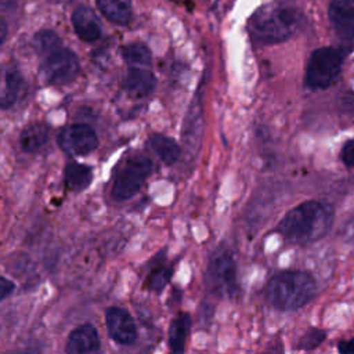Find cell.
I'll list each match as a JSON object with an SVG mask.
<instances>
[{
	"mask_svg": "<svg viewBox=\"0 0 354 354\" xmlns=\"http://www.w3.org/2000/svg\"><path fill=\"white\" fill-rule=\"evenodd\" d=\"M206 279L213 293L228 297L235 295L238 290L236 266L228 248L221 245L212 253L207 264Z\"/></svg>",
	"mask_w": 354,
	"mask_h": 354,
	"instance_id": "obj_6",
	"label": "cell"
},
{
	"mask_svg": "<svg viewBox=\"0 0 354 354\" xmlns=\"http://www.w3.org/2000/svg\"><path fill=\"white\" fill-rule=\"evenodd\" d=\"M35 41L37 44V48L40 51H44L47 54H51L54 51L58 50L61 41L58 39V36L53 32V30H41L36 35Z\"/></svg>",
	"mask_w": 354,
	"mask_h": 354,
	"instance_id": "obj_24",
	"label": "cell"
},
{
	"mask_svg": "<svg viewBox=\"0 0 354 354\" xmlns=\"http://www.w3.org/2000/svg\"><path fill=\"white\" fill-rule=\"evenodd\" d=\"M328 17L340 37L354 40V0H330Z\"/></svg>",
	"mask_w": 354,
	"mask_h": 354,
	"instance_id": "obj_11",
	"label": "cell"
},
{
	"mask_svg": "<svg viewBox=\"0 0 354 354\" xmlns=\"http://www.w3.org/2000/svg\"><path fill=\"white\" fill-rule=\"evenodd\" d=\"M317 293L315 279L304 271H282L266 285L267 301L277 310L293 311L306 306Z\"/></svg>",
	"mask_w": 354,
	"mask_h": 354,
	"instance_id": "obj_2",
	"label": "cell"
},
{
	"mask_svg": "<svg viewBox=\"0 0 354 354\" xmlns=\"http://www.w3.org/2000/svg\"><path fill=\"white\" fill-rule=\"evenodd\" d=\"M340 156H342V160L346 166L348 167H354V138L353 140H348L343 148H342V152H340Z\"/></svg>",
	"mask_w": 354,
	"mask_h": 354,
	"instance_id": "obj_25",
	"label": "cell"
},
{
	"mask_svg": "<svg viewBox=\"0 0 354 354\" xmlns=\"http://www.w3.org/2000/svg\"><path fill=\"white\" fill-rule=\"evenodd\" d=\"M101 14L115 25H127L131 19V0H95Z\"/></svg>",
	"mask_w": 354,
	"mask_h": 354,
	"instance_id": "obj_16",
	"label": "cell"
},
{
	"mask_svg": "<svg viewBox=\"0 0 354 354\" xmlns=\"http://www.w3.org/2000/svg\"><path fill=\"white\" fill-rule=\"evenodd\" d=\"M17 354H41V351L35 348V347H28V348H24L21 351H18Z\"/></svg>",
	"mask_w": 354,
	"mask_h": 354,
	"instance_id": "obj_29",
	"label": "cell"
},
{
	"mask_svg": "<svg viewBox=\"0 0 354 354\" xmlns=\"http://www.w3.org/2000/svg\"><path fill=\"white\" fill-rule=\"evenodd\" d=\"M347 231V236L350 238V239H353L354 241V216L351 217V220L348 221V224H347V228H346Z\"/></svg>",
	"mask_w": 354,
	"mask_h": 354,
	"instance_id": "obj_28",
	"label": "cell"
},
{
	"mask_svg": "<svg viewBox=\"0 0 354 354\" xmlns=\"http://www.w3.org/2000/svg\"><path fill=\"white\" fill-rule=\"evenodd\" d=\"M148 144H149L151 149L155 152V155L166 165H173L180 158L181 149L177 145V142L174 140H171L170 137L155 133V134L149 136Z\"/></svg>",
	"mask_w": 354,
	"mask_h": 354,
	"instance_id": "obj_17",
	"label": "cell"
},
{
	"mask_svg": "<svg viewBox=\"0 0 354 354\" xmlns=\"http://www.w3.org/2000/svg\"><path fill=\"white\" fill-rule=\"evenodd\" d=\"M15 289V285L11 279L6 278V277H1L0 278V299L4 300L8 295H11Z\"/></svg>",
	"mask_w": 354,
	"mask_h": 354,
	"instance_id": "obj_26",
	"label": "cell"
},
{
	"mask_svg": "<svg viewBox=\"0 0 354 354\" xmlns=\"http://www.w3.org/2000/svg\"><path fill=\"white\" fill-rule=\"evenodd\" d=\"M202 95H196L184 123V133H183V141L187 149L196 151L199 145V140L202 136Z\"/></svg>",
	"mask_w": 354,
	"mask_h": 354,
	"instance_id": "obj_13",
	"label": "cell"
},
{
	"mask_svg": "<svg viewBox=\"0 0 354 354\" xmlns=\"http://www.w3.org/2000/svg\"><path fill=\"white\" fill-rule=\"evenodd\" d=\"M22 91V76L15 69H7L4 72V82H3V90H1V106L10 108L12 106L19 94Z\"/></svg>",
	"mask_w": 354,
	"mask_h": 354,
	"instance_id": "obj_20",
	"label": "cell"
},
{
	"mask_svg": "<svg viewBox=\"0 0 354 354\" xmlns=\"http://www.w3.org/2000/svg\"><path fill=\"white\" fill-rule=\"evenodd\" d=\"M65 353L66 354H100L101 340L97 329L88 322L77 325L66 339Z\"/></svg>",
	"mask_w": 354,
	"mask_h": 354,
	"instance_id": "obj_10",
	"label": "cell"
},
{
	"mask_svg": "<svg viewBox=\"0 0 354 354\" xmlns=\"http://www.w3.org/2000/svg\"><path fill=\"white\" fill-rule=\"evenodd\" d=\"M79 73V59L69 48H58L47 55L41 65V76L51 84H66Z\"/></svg>",
	"mask_w": 354,
	"mask_h": 354,
	"instance_id": "obj_7",
	"label": "cell"
},
{
	"mask_svg": "<svg viewBox=\"0 0 354 354\" xmlns=\"http://www.w3.org/2000/svg\"><path fill=\"white\" fill-rule=\"evenodd\" d=\"M155 83H156V79L148 69L134 68V66L129 69L124 79L126 90L136 97L149 95L155 88Z\"/></svg>",
	"mask_w": 354,
	"mask_h": 354,
	"instance_id": "obj_15",
	"label": "cell"
},
{
	"mask_svg": "<svg viewBox=\"0 0 354 354\" xmlns=\"http://www.w3.org/2000/svg\"><path fill=\"white\" fill-rule=\"evenodd\" d=\"M335 218L333 207L321 201H306L290 209L277 225L278 234L288 242L306 245L325 236Z\"/></svg>",
	"mask_w": 354,
	"mask_h": 354,
	"instance_id": "obj_1",
	"label": "cell"
},
{
	"mask_svg": "<svg viewBox=\"0 0 354 354\" xmlns=\"http://www.w3.org/2000/svg\"><path fill=\"white\" fill-rule=\"evenodd\" d=\"M346 51L339 47H321L313 51L306 66L304 82L313 90L326 88L340 73Z\"/></svg>",
	"mask_w": 354,
	"mask_h": 354,
	"instance_id": "obj_4",
	"label": "cell"
},
{
	"mask_svg": "<svg viewBox=\"0 0 354 354\" xmlns=\"http://www.w3.org/2000/svg\"><path fill=\"white\" fill-rule=\"evenodd\" d=\"M58 145L69 155L80 156L93 152L98 145L95 131L83 123L64 127L58 134Z\"/></svg>",
	"mask_w": 354,
	"mask_h": 354,
	"instance_id": "obj_8",
	"label": "cell"
},
{
	"mask_svg": "<svg viewBox=\"0 0 354 354\" xmlns=\"http://www.w3.org/2000/svg\"><path fill=\"white\" fill-rule=\"evenodd\" d=\"M301 19L303 15L293 7L266 6L253 14L249 26L257 41L271 44L293 36L299 30Z\"/></svg>",
	"mask_w": 354,
	"mask_h": 354,
	"instance_id": "obj_3",
	"label": "cell"
},
{
	"mask_svg": "<svg viewBox=\"0 0 354 354\" xmlns=\"http://www.w3.org/2000/svg\"><path fill=\"white\" fill-rule=\"evenodd\" d=\"M326 337V332L318 328H310L297 342V348L300 350H314L317 348Z\"/></svg>",
	"mask_w": 354,
	"mask_h": 354,
	"instance_id": "obj_23",
	"label": "cell"
},
{
	"mask_svg": "<svg viewBox=\"0 0 354 354\" xmlns=\"http://www.w3.org/2000/svg\"><path fill=\"white\" fill-rule=\"evenodd\" d=\"M189 329L191 315L188 313H180L169 326V354H185Z\"/></svg>",
	"mask_w": 354,
	"mask_h": 354,
	"instance_id": "obj_14",
	"label": "cell"
},
{
	"mask_svg": "<svg viewBox=\"0 0 354 354\" xmlns=\"http://www.w3.org/2000/svg\"><path fill=\"white\" fill-rule=\"evenodd\" d=\"M171 267L167 266H158L153 267L152 271L148 274V278L145 281V288L152 292H160L170 281L171 278Z\"/></svg>",
	"mask_w": 354,
	"mask_h": 354,
	"instance_id": "obj_22",
	"label": "cell"
},
{
	"mask_svg": "<svg viewBox=\"0 0 354 354\" xmlns=\"http://www.w3.org/2000/svg\"><path fill=\"white\" fill-rule=\"evenodd\" d=\"M109 337L118 344H131L137 339V328L130 313L122 307H109L105 313Z\"/></svg>",
	"mask_w": 354,
	"mask_h": 354,
	"instance_id": "obj_9",
	"label": "cell"
},
{
	"mask_svg": "<svg viewBox=\"0 0 354 354\" xmlns=\"http://www.w3.org/2000/svg\"><path fill=\"white\" fill-rule=\"evenodd\" d=\"M337 351L340 354H354V337H351L348 340L339 342Z\"/></svg>",
	"mask_w": 354,
	"mask_h": 354,
	"instance_id": "obj_27",
	"label": "cell"
},
{
	"mask_svg": "<svg viewBox=\"0 0 354 354\" xmlns=\"http://www.w3.org/2000/svg\"><path fill=\"white\" fill-rule=\"evenodd\" d=\"M75 33L83 41H95L101 36V22L97 14L88 7H77L72 14Z\"/></svg>",
	"mask_w": 354,
	"mask_h": 354,
	"instance_id": "obj_12",
	"label": "cell"
},
{
	"mask_svg": "<svg viewBox=\"0 0 354 354\" xmlns=\"http://www.w3.org/2000/svg\"><path fill=\"white\" fill-rule=\"evenodd\" d=\"M93 180L91 167L80 163H68L65 166V184L72 191H82L90 185Z\"/></svg>",
	"mask_w": 354,
	"mask_h": 354,
	"instance_id": "obj_19",
	"label": "cell"
},
{
	"mask_svg": "<svg viewBox=\"0 0 354 354\" xmlns=\"http://www.w3.org/2000/svg\"><path fill=\"white\" fill-rule=\"evenodd\" d=\"M152 171V162L142 153H136L127 158L116 171L111 188V195L115 201L122 202L134 196L144 181Z\"/></svg>",
	"mask_w": 354,
	"mask_h": 354,
	"instance_id": "obj_5",
	"label": "cell"
},
{
	"mask_svg": "<svg viewBox=\"0 0 354 354\" xmlns=\"http://www.w3.org/2000/svg\"><path fill=\"white\" fill-rule=\"evenodd\" d=\"M48 127L43 123H33L22 130L19 145L24 152H36L48 141Z\"/></svg>",
	"mask_w": 354,
	"mask_h": 354,
	"instance_id": "obj_18",
	"label": "cell"
},
{
	"mask_svg": "<svg viewBox=\"0 0 354 354\" xmlns=\"http://www.w3.org/2000/svg\"><path fill=\"white\" fill-rule=\"evenodd\" d=\"M122 55L124 61L134 68H144L151 64V51L142 43H130L124 46Z\"/></svg>",
	"mask_w": 354,
	"mask_h": 354,
	"instance_id": "obj_21",
	"label": "cell"
}]
</instances>
